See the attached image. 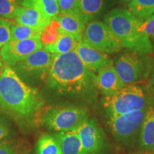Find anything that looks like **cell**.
<instances>
[{
	"label": "cell",
	"instance_id": "21",
	"mask_svg": "<svg viewBox=\"0 0 154 154\" xmlns=\"http://www.w3.org/2000/svg\"><path fill=\"white\" fill-rule=\"evenodd\" d=\"M128 10L142 22L154 17V0H131Z\"/></svg>",
	"mask_w": 154,
	"mask_h": 154
},
{
	"label": "cell",
	"instance_id": "12",
	"mask_svg": "<svg viewBox=\"0 0 154 154\" xmlns=\"http://www.w3.org/2000/svg\"><path fill=\"white\" fill-rule=\"evenodd\" d=\"M75 51L86 68L94 74L113 66V61L106 53L94 49L82 41L78 42Z\"/></svg>",
	"mask_w": 154,
	"mask_h": 154
},
{
	"label": "cell",
	"instance_id": "1",
	"mask_svg": "<svg viewBox=\"0 0 154 154\" xmlns=\"http://www.w3.org/2000/svg\"><path fill=\"white\" fill-rule=\"evenodd\" d=\"M95 76L74 50L53 54L45 82L48 88L59 95L88 99L94 97L96 94Z\"/></svg>",
	"mask_w": 154,
	"mask_h": 154
},
{
	"label": "cell",
	"instance_id": "5",
	"mask_svg": "<svg viewBox=\"0 0 154 154\" xmlns=\"http://www.w3.org/2000/svg\"><path fill=\"white\" fill-rule=\"evenodd\" d=\"M88 119L87 109L75 106L47 107L38 117L43 126L57 132L76 131Z\"/></svg>",
	"mask_w": 154,
	"mask_h": 154
},
{
	"label": "cell",
	"instance_id": "19",
	"mask_svg": "<svg viewBox=\"0 0 154 154\" xmlns=\"http://www.w3.org/2000/svg\"><path fill=\"white\" fill-rule=\"evenodd\" d=\"M103 7V0H79L76 14L86 24L101 13Z\"/></svg>",
	"mask_w": 154,
	"mask_h": 154
},
{
	"label": "cell",
	"instance_id": "26",
	"mask_svg": "<svg viewBox=\"0 0 154 154\" xmlns=\"http://www.w3.org/2000/svg\"><path fill=\"white\" fill-rule=\"evenodd\" d=\"M11 24L10 21L0 18V48L10 40Z\"/></svg>",
	"mask_w": 154,
	"mask_h": 154
},
{
	"label": "cell",
	"instance_id": "10",
	"mask_svg": "<svg viewBox=\"0 0 154 154\" xmlns=\"http://www.w3.org/2000/svg\"><path fill=\"white\" fill-rule=\"evenodd\" d=\"M43 44L38 38L11 40L6 43L0 50L2 60L7 66H14L36 50L42 49Z\"/></svg>",
	"mask_w": 154,
	"mask_h": 154
},
{
	"label": "cell",
	"instance_id": "32",
	"mask_svg": "<svg viewBox=\"0 0 154 154\" xmlns=\"http://www.w3.org/2000/svg\"><path fill=\"white\" fill-rule=\"evenodd\" d=\"M2 66V60L1 56H0V68H1Z\"/></svg>",
	"mask_w": 154,
	"mask_h": 154
},
{
	"label": "cell",
	"instance_id": "9",
	"mask_svg": "<svg viewBox=\"0 0 154 154\" xmlns=\"http://www.w3.org/2000/svg\"><path fill=\"white\" fill-rule=\"evenodd\" d=\"M148 108L110 117L109 126L116 139L126 144L135 141L138 136H140Z\"/></svg>",
	"mask_w": 154,
	"mask_h": 154
},
{
	"label": "cell",
	"instance_id": "31",
	"mask_svg": "<svg viewBox=\"0 0 154 154\" xmlns=\"http://www.w3.org/2000/svg\"><path fill=\"white\" fill-rule=\"evenodd\" d=\"M150 61H151V68H150V73L149 76V88L154 97V56L150 59Z\"/></svg>",
	"mask_w": 154,
	"mask_h": 154
},
{
	"label": "cell",
	"instance_id": "3",
	"mask_svg": "<svg viewBox=\"0 0 154 154\" xmlns=\"http://www.w3.org/2000/svg\"><path fill=\"white\" fill-rule=\"evenodd\" d=\"M142 21L128 9L116 8L105 16L104 23L120 41L122 47L143 54H150L153 47L151 39L140 30Z\"/></svg>",
	"mask_w": 154,
	"mask_h": 154
},
{
	"label": "cell",
	"instance_id": "27",
	"mask_svg": "<svg viewBox=\"0 0 154 154\" xmlns=\"http://www.w3.org/2000/svg\"><path fill=\"white\" fill-rule=\"evenodd\" d=\"M57 1L60 14H76L79 0H57Z\"/></svg>",
	"mask_w": 154,
	"mask_h": 154
},
{
	"label": "cell",
	"instance_id": "25",
	"mask_svg": "<svg viewBox=\"0 0 154 154\" xmlns=\"http://www.w3.org/2000/svg\"><path fill=\"white\" fill-rule=\"evenodd\" d=\"M21 7L18 0H0V18L15 19Z\"/></svg>",
	"mask_w": 154,
	"mask_h": 154
},
{
	"label": "cell",
	"instance_id": "33",
	"mask_svg": "<svg viewBox=\"0 0 154 154\" xmlns=\"http://www.w3.org/2000/svg\"><path fill=\"white\" fill-rule=\"evenodd\" d=\"M121 2H130L131 0H121Z\"/></svg>",
	"mask_w": 154,
	"mask_h": 154
},
{
	"label": "cell",
	"instance_id": "17",
	"mask_svg": "<svg viewBox=\"0 0 154 154\" xmlns=\"http://www.w3.org/2000/svg\"><path fill=\"white\" fill-rule=\"evenodd\" d=\"M59 141L63 154H86L76 131L53 134Z\"/></svg>",
	"mask_w": 154,
	"mask_h": 154
},
{
	"label": "cell",
	"instance_id": "6",
	"mask_svg": "<svg viewBox=\"0 0 154 154\" xmlns=\"http://www.w3.org/2000/svg\"><path fill=\"white\" fill-rule=\"evenodd\" d=\"M52 59V54L40 49L11 68L23 82L35 88L47 80Z\"/></svg>",
	"mask_w": 154,
	"mask_h": 154
},
{
	"label": "cell",
	"instance_id": "13",
	"mask_svg": "<svg viewBox=\"0 0 154 154\" xmlns=\"http://www.w3.org/2000/svg\"><path fill=\"white\" fill-rule=\"evenodd\" d=\"M124 86L113 66L101 69L95 76L96 90L104 97L114 95Z\"/></svg>",
	"mask_w": 154,
	"mask_h": 154
},
{
	"label": "cell",
	"instance_id": "30",
	"mask_svg": "<svg viewBox=\"0 0 154 154\" xmlns=\"http://www.w3.org/2000/svg\"><path fill=\"white\" fill-rule=\"evenodd\" d=\"M11 133L9 125L5 120L0 118V140H7L10 136Z\"/></svg>",
	"mask_w": 154,
	"mask_h": 154
},
{
	"label": "cell",
	"instance_id": "18",
	"mask_svg": "<svg viewBox=\"0 0 154 154\" xmlns=\"http://www.w3.org/2000/svg\"><path fill=\"white\" fill-rule=\"evenodd\" d=\"M78 42L74 36L61 30L57 39L52 44L44 46V49L52 54H61L74 51Z\"/></svg>",
	"mask_w": 154,
	"mask_h": 154
},
{
	"label": "cell",
	"instance_id": "15",
	"mask_svg": "<svg viewBox=\"0 0 154 154\" xmlns=\"http://www.w3.org/2000/svg\"><path fill=\"white\" fill-rule=\"evenodd\" d=\"M140 149L146 153L154 152V106L148 108L139 136Z\"/></svg>",
	"mask_w": 154,
	"mask_h": 154
},
{
	"label": "cell",
	"instance_id": "16",
	"mask_svg": "<svg viewBox=\"0 0 154 154\" xmlns=\"http://www.w3.org/2000/svg\"><path fill=\"white\" fill-rule=\"evenodd\" d=\"M54 19L59 22L61 30L74 36L77 42L82 41L86 24L78 14L59 13Z\"/></svg>",
	"mask_w": 154,
	"mask_h": 154
},
{
	"label": "cell",
	"instance_id": "11",
	"mask_svg": "<svg viewBox=\"0 0 154 154\" xmlns=\"http://www.w3.org/2000/svg\"><path fill=\"white\" fill-rule=\"evenodd\" d=\"M86 154H102L106 147L103 130L94 119L88 118L76 130Z\"/></svg>",
	"mask_w": 154,
	"mask_h": 154
},
{
	"label": "cell",
	"instance_id": "23",
	"mask_svg": "<svg viewBox=\"0 0 154 154\" xmlns=\"http://www.w3.org/2000/svg\"><path fill=\"white\" fill-rule=\"evenodd\" d=\"M42 29H36L19 24H11V40H24L29 38L40 39Z\"/></svg>",
	"mask_w": 154,
	"mask_h": 154
},
{
	"label": "cell",
	"instance_id": "29",
	"mask_svg": "<svg viewBox=\"0 0 154 154\" xmlns=\"http://www.w3.org/2000/svg\"><path fill=\"white\" fill-rule=\"evenodd\" d=\"M0 154H18L14 146L7 140H0Z\"/></svg>",
	"mask_w": 154,
	"mask_h": 154
},
{
	"label": "cell",
	"instance_id": "20",
	"mask_svg": "<svg viewBox=\"0 0 154 154\" xmlns=\"http://www.w3.org/2000/svg\"><path fill=\"white\" fill-rule=\"evenodd\" d=\"M21 5L23 7L36 9L51 19H54L59 14L57 0H23Z\"/></svg>",
	"mask_w": 154,
	"mask_h": 154
},
{
	"label": "cell",
	"instance_id": "4",
	"mask_svg": "<svg viewBox=\"0 0 154 154\" xmlns=\"http://www.w3.org/2000/svg\"><path fill=\"white\" fill-rule=\"evenodd\" d=\"M151 93L147 86L126 85L111 96L102 99V104L110 117L147 109L152 104Z\"/></svg>",
	"mask_w": 154,
	"mask_h": 154
},
{
	"label": "cell",
	"instance_id": "24",
	"mask_svg": "<svg viewBox=\"0 0 154 154\" xmlns=\"http://www.w3.org/2000/svg\"><path fill=\"white\" fill-rule=\"evenodd\" d=\"M61 31L59 22L56 19H52L51 22L42 29L40 41L43 46L54 43L60 34Z\"/></svg>",
	"mask_w": 154,
	"mask_h": 154
},
{
	"label": "cell",
	"instance_id": "7",
	"mask_svg": "<svg viewBox=\"0 0 154 154\" xmlns=\"http://www.w3.org/2000/svg\"><path fill=\"white\" fill-rule=\"evenodd\" d=\"M114 68L125 86L136 84L149 77L151 61L146 54L132 51L121 55Z\"/></svg>",
	"mask_w": 154,
	"mask_h": 154
},
{
	"label": "cell",
	"instance_id": "14",
	"mask_svg": "<svg viewBox=\"0 0 154 154\" xmlns=\"http://www.w3.org/2000/svg\"><path fill=\"white\" fill-rule=\"evenodd\" d=\"M14 19L17 24L42 29L47 26L52 20L36 9L23 6L19 9Z\"/></svg>",
	"mask_w": 154,
	"mask_h": 154
},
{
	"label": "cell",
	"instance_id": "8",
	"mask_svg": "<svg viewBox=\"0 0 154 154\" xmlns=\"http://www.w3.org/2000/svg\"><path fill=\"white\" fill-rule=\"evenodd\" d=\"M82 41L106 54L116 53L122 48L120 41L111 29L99 21H91L86 25Z\"/></svg>",
	"mask_w": 154,
	"mask_h": 154
},
{
	"label": "cell",
	"instance_id": "2",
	"mask_svg": "<svg viewBox=\"0 0 154 154\" xmlns=\"http://www.w3.org/2000/svg\"><path fill=\"white\" fill-rule=\"evenodd\" d=\"M44 101L36 88L27 85L11 66L0 73V109L17 120H29L37 114Z\"/></svg>",
	"mask_w": 154,
	"mask_h": 154
},
{
	"label": "cell",
	"instance_id": "22",
	"mask_svg": "<svg viewBox=\"0 0 154 154\" xmlns=\"http://www.w3.org/2000/svg\"><path fill=\"white\" fill-rule=\"evenodd\" d=\"M36 154H63L59 141L53 134L40 136L36 144Z\"/></svg>",
	"mask_w": 154,
	"mask_h": 154
},
{
	"label": "cell",
	"instance_id": "28",
	"mask_svg": "<svg viewBox=\"0 0 154 154\" xmlns=\"http://www.w3.org/2000/svg\"><path fill=\"white\" fill-rule=\"evenodd\" d=\"M140 30L149 38H151L154 42V17L143 21L140 25Z\"/></svg>",
	"mask_w": 154,
	"mask_h": 154
}]
</instances>
